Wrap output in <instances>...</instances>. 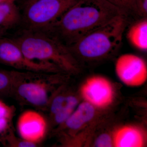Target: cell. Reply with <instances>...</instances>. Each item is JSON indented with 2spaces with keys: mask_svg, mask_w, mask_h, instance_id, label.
<instances>
[{
  "mask_svg": "<svg viewBox=\"0 0 147 147\" xmlns=\"http://www.w3.org/2000/svg\"><path fill=\"white\" fill-rule=\"evenodd\" d=\"M121 14L127 15L106 0H79L45 31L68 46Z\"/></svg>",
  "mask_w": 147,
  "mask_h": 147,
  "instance_id": "1",
  "label": "cell"
},
{
  "mask_svg": "<svg viewBox=\"0 0 147 147\" xmlns=\"http://www.w3.org/2000/svg\"><path fill=\"white\" fill-rule=\"evenodd\" d=\"M13 39L30 59L53 63L63 72L78 71V64L68 46L48 32L26 29Z\"/></svg>",
  "mask_w": 147,
  "mask_h": 147,
  "instance_id": "2",
  "label": "cell"
},
{
  "mask_svg": "<svg viewBox=\"0 0 147 147\" xmlns=\"http://www.w3.org/2000/svg\"><path fill=\"white\" fill-rule=\"evenodd\" d=\"M127 24V16L121 14L95 29L68 46L74 55L89 60L111 55L121 45Z\"/></svg>",
  "mask_w": 147,
  "mask_h": 147,
  "instance_id": "3",
  "label": "cell"
},
{
  "mask_svg": "<svg viewBox=\"0 0 147 147\" xmlns=\"http://www.w3.org/2000/svg\"><path fill=\"white\" fill-rule=\"evenodd\" d=\"M59 73L25 71L13 87L14 93L21 100L37 108H47L52 99L53 84Z\"/></svg>",
  "mask_w": 147,
  "mask_h": 147,
  "instance_id": "4",
  "label": "cell"
},
{
  "mask_svg": "<svg viewBox=\"0 0 147 147\" xmlns=\"http://www.w3.org/2000/svg\"><path fill=\"white\" fill-rule=\"evenodd\" d=\"M79 0H35L25 5L26 29L46 31Z\"/></svg>",
  "mask_w": 147,
  "mask_h": 147,
  "instance_id": "5",
  "label": "cell"
},
{
  "mask_svg": "<svg viewBox=\"0 0 147 147\" xmlns=\"http://www.w3.org/2000/svg\"><path fill=\"white\" fill-rule=\"evenodd\" d=\"M0 63L20 71L46 73L62 72L53 63L29 59L13 38L3 36L0 37Z\"/></svg>",
  "mask_w": 147,
  "mask_h": 147,
  "instance_id": "6",
  "label": "cell"
},
{
  "mask_svg": "<svg viewBox=\"0 0 147 147\" xmlns=\"http://www.w3.org/2000/svg\"><path fill=\"white\" fill-rule=\"evenodd\" d=\"M115 70L120 80L128 86H142L147 80V64L144 59L137 55H121L116 61Z\"/></svg>",
  "mask_w": 147,
  "mask_h": 147,
  "instance_id": "7",
  "label": "cell"
},
{
  "mask_svg": "<svg viewBox=\"0 0 147 147\" xmlns=\"http://www.w3.org/2000/svg\"><path fill=\"white\" fill-rule=\"evenodd\" d=\"M81 94L94 106L104 108L113 102L114 91L110 81L102 76L90 77L81 88Z\"/></svg>",
  "mask_w": 147,
  "mask_h": 147,
  "instance_id": "8",
  "label": "cell"
},
{
  "mask_svg": "<svg viewBox=\"0 0 147 147\" xmlns=\"http://www.w3.org/2000/svg\"><path fill=\"white\" fill-rule=\"evenodd\" d=\"M47 127L45 117L34 110L24 111L17 121V131L21 139L36 144L44 139Z\"/></svg>",
  "mask_w": 147,
  "mask_h": 147,
  "instance_id": "9",
  "label": "cell"
},
{
  "mask_svg": "<svg viewBox=\"0 0 147 147\" xmlns=\"http://www.w3.org/2000/svg\"><path fill=\"white\" fill-rule=\"evenodd\" d=\"M113 145L117 147H141L144 145L145 137L136 127L124 126L116 130L113 136Z\"/></svg>",
  "mask_w": 147,
  "mask_h": 147,
  "instance_id": "10",
  "label": "cell"
},
{
  "mask_svg": "<svg viewBox=\"0 0 147 147\" xmlns=\"http://www.w3.org/2000/svg\"><path fill=\"white\" fill-rule=\"evenodd\" d=\"M94 106L88 102H82L67 121L66 126L71 130L79 129L91 120L94 115Z\"/></svg>",
  "mask_w": 147,
  "mask_h": 147,
  "instance_id": "11",
  "label": "cell"
},
{
  "mask_svg": "<svg viewBox=\"0 0 147 147\" xmlns=\"http://www.w3.org/2000/svg\"><path fill=\"white\" fill-rule=\"evenodd\" d=\"M22 19V16L15 1L0 2V29L5 32L16 26Z\"/></svg>",
  "mask_w": 147,
  "mask_h": 147,
  "instance_id": "12",
  "label": "cell"
},
{
  "mask_svg": "<svg viewBox=\"0 0 147 147\" xmlns=\"http://www.w3.org/2000/svg\"><path fill=\"white\" fill-rule=\"evenodd\" d=\"M127 38L134 47L142 50H147V19L142 18L129 29Z\"/></svg>",
  "mask_w": 147,
  "mask_h": 147,
  "instance_id": "13",
  "label": "cell"
},
{
  "mask_svg": "<svg viewBox=\"0 0 147 147\" xmlns=\"http://www.w3.org/2000/svg\"><path fill=\"white\" fill-rule=\"evenodd\" d=\"M24 72V71H9L0 69V96L12 94L16 82Z\"/></svg>",
  "mask_w": 147,
  "mask_h": 147,
  "instance_id": "14",
  "label": "cell"
},
{
  "mask_svg": "<svg viewBox=\"0 0 147 147\" xmlns=\"http://www.w3.org/2000/svg\"><path fill=\"white\" fill-rule=\"evenodd\" d=\"M15 109L0 100V142L11 130Z\"/></svg>",
  "mask_w": 147,
  "mask_h": 147,
  "instance_id": "15",
  "label": "cell"
},
{
  "mask_svg": "<svg viewBox=\"0 0 147 147\" xmlns=\"http://www.w3.org/2000/svg\"><path fill=\"white\" fill-rule=\"evenodd\" d=\"M78 103V99L75 96L67 95L61 109L53 116L55 123L57 124L64 123L75 110Z\"/></svg>",
  "mask_w": 147,
  "mask_h": 147,
  "instance_id": "16",
  "label": "cell"
},
{
  "mask_svg": "<svg viewBox=\"0 0 147 147\" xmlns=\"http://www.w3.org/2000/svg\"><path fill=\"white\" fill-rule=\"evenodd\" d=\"M1 142L7 144L10 146L18 147H36V144L29 142L23 139H17L13 135V131L11 130L8 134L4 137Z\"/></svg>",
  "mask_w": 147,
  "mask_h": 147,
  "instance_id": "17",
  "label": "cell"
},
{
  "mask_svg": "<svg viewBox=\"0 0 147 147\" xmlns=\"http://www.w3.org/2000/svg\"><path fill=\"white\" fill-rule=\"evenodd\" d=\"M118 8L127 16L129 13L133 14L134 4L136 0H106Z\"/></svg>",
  "mask_w": 147,
  "mask_h": 147,
  "instance_id": "18",
  "label": "cell"
},
{
  "mask_svg": "<svg viewBox=\"0 0 147 147\" xmlns=\"http://www.w3.org/2000/svg\"><path fill=\"white\" fill-rule=\"evenodd\" d=\"M133 14L142 18H147V0H136Z\"/></svg>",
  "mask_w": 147,
  "mask_h": 147,
  "instance_id": "19",
  "label": "cell"
},
{
  "mask_svg": "<svg viewBox=\"0 0 147 147\" xmlns=\"http://www.w3.org/2000/svg\"><path fill=\"white\" fill-rule=\"evenodd\" d=\"M95 146L100 147H112L113 146V140L108 134H101L96 139Z\"/></svg>",
  "mask_w": 147,
  "mask_h": 147,
  "instance_id": "20",
  "label": "cell"
},
{
  "mask_svg": "<svg viewBox=\"0 0 147 147\" xmlns=\"http://www.w3.org/2000/svg\"><path fill=\"white\" fill-rule=\"evenodd\" d=\"M35 1V0H25V5L31 2L32 1Z\"/></svg>",
  "mask_w": 147,
  "mask_h": 147,
  "instance_id": "21",
  "label": "cell"
},
{
  "mask_svg": "<svg viewBox=\"0 0 147 147\" xmlns=\"http://www.w3.org/2000/svg\"><path fill=\"white\" fill-rule=\"evenodd\" d=\"M5 32L0 29V37L3 36V35L4 34Z\"/></svg>",
  "mask_w": 147,
  "mask_h": 147,
  "instance_id": "22",
  "label": "cell"
}]
</instances>
